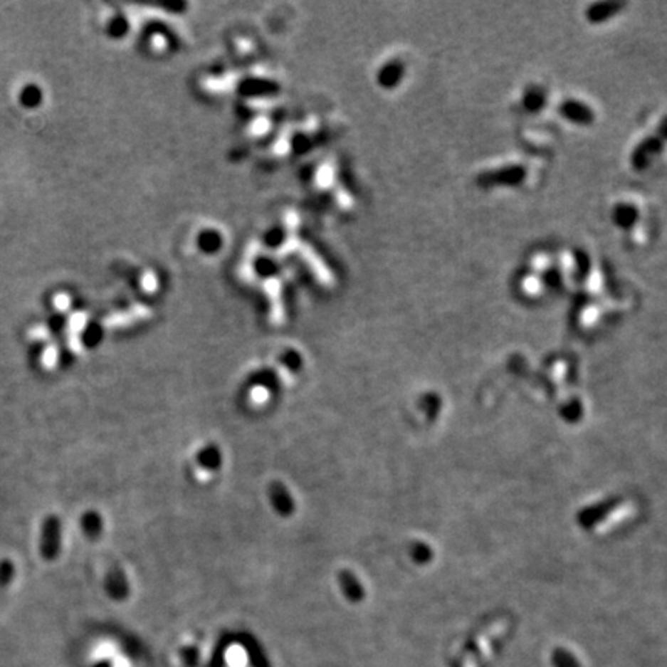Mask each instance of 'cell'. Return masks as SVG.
<instances>
[{"label":"cell","instance_id":"cell-1","mask_svg":"<svg viewBox=\"0 0 667 667\" xmlns=\"http://www.w3.org/2000/svg\"><path fill=\"white\" fill-rule=\"evenodd\" d=\"M62 544V524L56 515L45 518L41 532V555L45 561L58 560Z\"/></svg>","mask_w":667,"mask_h":667},{"label":"cell","instance_id":"cell-2","mask_svg":"<svg viewBox=\"0 0 667 667\" xmlns=\"http://www.w3.org/2000/svg\"><path fill=\"white\" fill-rule=\"evenodd\" d=\"M107 592L110 597H113L115 599H122L127 597V592H129V587H127V579L125 574L121 570H112L107 577Z\"/></svg>","mask_w":667,"mask_h":667},{"label":"cell","instance_id":"cell-3","mask_svg":"<svg viewBox=\"0 0 667 667\" xmlns=\"http://www.w3.org/2000/svg\"><path fill=\"white\" fill-rule=\"evenodd\" d=\"M80 527L87 537L98 539L103 533V518L96 511H87L80 518Z\"/></svg>","mask_w":667,"mask_h":667},{"label":"cell","instance_id":"cell-4","mask_svg":"<svg viewBox=\"0 0 667 667\" xmlns=\"http://www.w3.org/2000/svg\"><path fill=\"white\" fill-rule=\"evenodd\" d=\"M271 498H272L273 505H275V508L280 511V513L288 515L289 511L292 510L290 496H289L288 490H286L285 487H283V485H278V483H273L272 488H271Z\"/></svg>","mask_w":667,"mask_h":667},{"label":"cell","instance_id":"cell-5","mask_svg":"<svg viewBox=\"0 0 667 667\" xmlns=\"http://www.w3.org/2000/svg\"><path fill=\"white\" fill-rule=\"evenodd\" d=\"M340 584H342V587L345 590V595H348V598H351L352 601H359L362 598L363 592H362L360 584H359L357 579L352 577L351 573H348V572L342 573Z\"/></svg>","mask_w":667,"mask_h":667},{"label":"cell","instance_id":"cell-6","mask_svg":"<svg viewBox=\"0 0 667 667\" xmlns=\"http://www.w3.org/2000/svg\"><path fill=\"white\" fill-rule=\"evenodd\" d=\"M14 574H16V569H14V564L10 560L0 561V589H5L6 586H10Z\"/></svg>","mask_w":667,"mask_h":667}]
</instances>
